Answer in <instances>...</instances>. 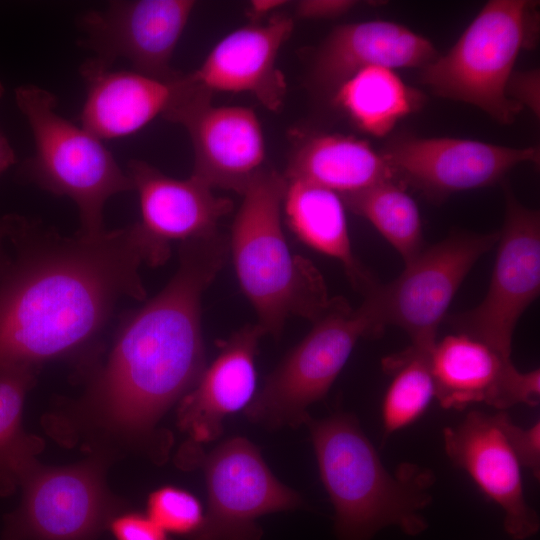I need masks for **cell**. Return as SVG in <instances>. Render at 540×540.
I'll list each match as a JSON object with an SVG mask.
<instances>
[{"label": "cell", "mask_w": 540, "mask_h": 540, "mask_svg": "<svg viewBox=\"0 0 540 540\" xmlns=\"http://www.w3.org/2000/svg\"><path fill=\"white\" fill-rule=\"evenodd\" d=\"M15 101L26 118L35 151L22 165V175L40 188L69 197L77 206L79 234L97 237L106 230L103 209L107 200L133 190L132 182L102 141L57 113L56 97L24 84Z\"/></svg>", "instance_id": "8992f818"}, {"label": "cell", "mask_w": 540, "mask_h": 540, "mask_svg": "<svg viewBox=\"0 0 540 540\" xmlns=\"http://www.w3.org/2000/svg\"><path fill=\"white\" fill-rule=\"evenodd\" d=\"M284 177L340 196L396 180L380 151L369 142L338 133H318L301 141L289 159Z\"/></svg>", "instance_id": "7402d4cb"}, {"label": "cell", "mask_w": 540, "mask_h": 540, "mask_svg": "<svg viewBox=\"0 0 540 540\" xmlns=\"http://www.w3.org/2000/svg\"><path fill=\"white\" fill-rule=\"evenodd\" d=\"M15 253L0 272V370L66 357L102 330L123 298L144 300L149 252L137 223L65 237L8 215Z\"/></svg>", "instance_id": "7a4b0ae2"}, {"label": "cell", "mask_w": 540, "mask_h": 540, "mask_svg": "<svg viewBox=\"0 0 540 540\" xmlns=\"http://www.w3.org/2000/svg\"><path fill=\"white\" fill-rule=\"evenodd\" d=\"M178 253L174 276L126 318L105 363L72 408L69 426L100 443L95 453L116 443L165 459L171 437L157 426L207 366L201 299L230 256L228 237L218 231L187 240Z\"/></svg>", "instance_id": "6da1fadb"}, {"label": "cell", "mask_w": 540, "mask_h": 540, "mask_svg": "<svg viewBox=\"0 0 540 540\" xmlns=\"http://www.w3.org/2000/svg\"><path fill=\"white\" fill-rule=\"evenodd\" d=\"M353 0H302L295 5V13L304 19H332L342 16L357 5Z\"/></svg>", "instance_id": "1f68e13d"}, {"label": "cell", "mask_w": 540, "mask_h": 540, "mask_svg": "<svg viewBox=\"0 0 540 540\" xmlns=\"http://www.w3.org/2000/svg\"><path fill=\"white\" fill-rule=\"evenodd\" d=\"M506 95L534 115H540V73L539 69L514 71L506 85Z\"/></svg>", "instance_id": "4dcf8cb0"}, {"label": "cell", "mask_w": 540, "mask_h": 540, "mask_svg": "<svg viewBox=\"0 0 540 540\" xmlns=\"http://www.w3.org/2000/svg\"><path fill=\"white\" fill-rule=\"evenodd\" d=\"M429 362L435 398L443 408L460 410L479 402L498 409L539 404V369L521 372L510 357L466 334L436 341Z\"/></svg>", "instance_id": "9a60e30c"}, {"label": "cell", "mask_w": 540, "mask_h": 540, "mask_svg": "<svg viewBox=\"0 0 540 540\" xmlns=\"http://www.w3.org/2000/svg\"><path fill=\"white\" fill-rule=\"evenodd\" d=\"M9 221L8 215L0 218V272L9 261V256L4 251V242L8 240Z\"/></svg>", "instance_id": "e575fe53"}, {"label": "cell", "mask_w": 540, "mask_h": 540, "mask_svg": "<svg viewBox=\"0 0 540 540\" xmlns=\"http://www.w3.org/2000/svg\"><path fill=\"white\" fill-rule=\"evenodd\" d=\"M202 92L164 118L183 126L192 143V176L213 188L243 194L263 169L265 140L256 113L243 106H213Z\"/></svg>", "instance_id": "5bb4252c"}, {"label": "cell", "mask_w": 540, "mask_h": 540, "mask_svg": "<svg viewBox=\"0 0 540 540\" xmlns=\"http://www.w3.org/2000/svg\"><path fill=\"white\" fill-rule=\"evenodd\" d=\"M293 29V19L285 15L236 29L222 38L187 77L211 94L249 93L268 110L278 112L287 84L277 67V56Z\"/></svg>", "instance_id": "ac0fdd59"}, {"label": "cell", "mask_w": 540, "mask_h": 540, "mask_svg": "<svg viewBox=\"0 0 540 540\" xmlns=\"http://www.w3.org/2000/svg\"><path fill=\"white\" fill-rule=\"evenodd\" d=\"M3 93H4V87H3V85H2V83L0 81V99H1V97L3 95Z\"/></svg>", "instance_id": "d590c367"}, {"label": "cell", "mask_w": 540, "mask_h": 540, "mask_svg": "<svg viewBox=\"0 0 540 540\" xmlns=\"http://www.w3.org/2000/svg\"><path fill=\"white\" fill-rule=\"evenodd\" d=\"M284 175L263 168L249 182L228 237L240 287L264 335L279 338L296 315L312 323L329 305L326 284L308 259L292 255L281 225Z\"/></svg>", "instance_id": "277c9868"}, {"label": "cell", "mask_w": 540, "mask_h": 540, "mask_svg": "<svg viewBox=\"0 0 540 540\" xmlns=\"http://www.w3.org/2000/svg\"><path fill=\"white\" fill-rule=\"evenodd\" d=\"M448 458L464 470L504 513V529L515 540L536 534L539 517L524 496L521 464L500 425L499 413L469 412L443 431Z\"/></svg>", "instance_id": "e0dca14e"}, {"label": "cell", "mask_w": 540, "mask_h": 540, "mask_svg": "<svg viewBox=\"0 0 540 540\" xmlns=\"http://www.w3.org/2000/svg\"><path fill=\"white\" fill-rule=\"evenodd\" d=\"M502 431L521 466L528 468L535 478L540 474V423L528 428L513 423L506 413H499Z\"/></svg>", "instance_id": "f1b7e54d"}, {"label": "cell", "mask_w": 540, "mask_h": 540, "mask_svg": "<svg viewBox=\"0 0 540 540\" xmlns=\"http://www.w3.org/2000/svg\"><path fill=\"white\" fill-rule=\"evenodd\" d=\"M195 6L193 0L111 1L80 18L82 45L103 68L124 59L133 71L174 81L182 74L170 62Z\"/></svg>", "instance_id": "7c38bea8"}, {"label": "cell", "mask_w": 540, "mask_h": 540, "mask_svg": "<svg viewBox=\"0 0 540 540\" xmlns=\"http://www.w3.org/2000/svg\"><path fill=\"white\" fill-rule=\"evenodd\" d=\"M439 56L434 45L409 28L386 20L336 27L319 46L312 75L334 90L356 71L369 66L422 69Z\"/></svg>", "instance_id": "44dd1931"}, {"label": "cell", "mask_w": 540, "mask_h": 540, "mask_svg": "<svg viewBox=\"0 0 540 540\" xmlns=\"http://www.w3.org/2000/svg\"><path fill=\"white\" fill-rule=\"evenodd\" d=\"M80 73L87 85L81 127L101 141L136 133L157 116L164 118L194 92L183 74L163 81L133 70L103 68L91 59Z\"/></svg>", "instance_id": "d6986e66"}, {"label": "cell", "mask_w": 540, "mask_h": 540, "mask_svg": "<svg viewBox=\"0 0 540 540\" xmlns=\"http://www.w3.org/2000/svg\"><path fill=\"white\" fill-rule=\"evenodd\" d=\"M287 3L285 0H253L249 4L247 16L251 21L256 22Z\"/></svg>", "instance_id": "d6a6232c"}, {"label": "cell", "mask_w": 540, "mask_h": 540, "mask_svg": "<svg viewBox=\"0 0 540 540\" xmlns=\"http://www.w3.org/2000/svg\"><path fill=\"white\" fill-rule=\"evenodd\" d=\"M429 352L411 345L383 360L392 376L382 403L385 437L415 422L435 398Z\"/></svg>", "instance_id": "4316f807"}, {"label": "cell", "mask_w": 540, "mask_h": 540, "mask_svg": "<svg viewBox=\"0 0 540 540\" xmlns=\"http://www.w3.org/2000/svg\"><path fill=\"white\" fill-rule=\"evenodd\" d=\"M283 205L296 236L339 261L352 286L363 296L379 284L354 255L340 195L313 184L287 181Z\"/></svg>", "instance_id": "603a6c76"}, {"label": "cell", "mask_w": 540, "mask_h": 540, "mask_svg": "<svg viewBox=\"0 0 540 540\" xmlns=\"http://www.w3.org/2000/svg\"><path fill=\"white\" fill-rule=\"evenodd\" d=\"M37 367L18 365L0 370V496L12 494L43 448L40 438L25 432L22 411L35 382Z\"/></svg>", "instance_id": "d4e9b609"}, {"label": "cell", "mask_w": 540, "mask_h": 540, "mask_svg": "<svg viewBox=\"0 0 540 540\" xmlns=\"http://www.w3.org/2000/svg\"><path fill=\"white\" fill-rule=\"evenodd\" d=\"M146 515L168 534L192 537L201 528L205 512L192 493L163 486L149 494Z\"/></svg>", "instance_id": "83f0119b"}, {"label": "cell", "mask_w": 540, "mask_h": 540, "mask_svg": "<svg viewBox=\"0 0 540 540\" xmlns=\"http://www.w3.org/2000/svg\"><path fill=\"white\" fill-rule=\"evenodd\" d=\"M499 232H454L423 248L398 278L364 295L377 327L403 329L411 345L431 350L440 323L477 260L497 244Z\"/></svg>", "instance_id": "9c48e42d"}, {"label": "cell", "mask_w": 540, "mask_h": 540, "mask_svg": "<svg viewBox=\"0 0 540 540\" xmlns=\"http://www.w3.org/2000/svg\"><path fill=\"white\" fill-rule=\"evenodd\" d=\"M108 456L73 465L35 461L22 475L19 506L4 519L1 540H97L122 504L105 481Z\"/></svg>", "instance_id": "ba28073f"}, {"label": "cell", "mask_w": 540, "mask_h": 540, "mask_svg": "<svg viewBox=\"0 0 540 540\" xmlns=\"http://www.w3.org/2000/svg\"><path fill=\"white\" fill-rule=\"evenodd\" d=\"M200 447L185 448V455H192L185 463L201 464L207 490L204 522L190 540H260L258 518L302 505L301 496L274 476L247 438H229L205 456Z\"/></svg>", "instance_id": "30bf717a"}, {"label": "cell", "mask_w": 540, "mask_h": 540, "mask_svg": "<svg viewBox=\"0 0 540 540\" xmlns=\"http://www.w3.org/2000/svg\"><path fill=\"white\" fill-rule=\"evenodd\" d=\"M15 162V152L8 139L0 131V176Z\"/></svg>", "instance_id": "836d02e7"}, {"label": "cell", "mask_w": 540, "mask_h": 540, "mask_svg": "<svg viewBox=\"0 0 540 540\" xmlns=\"http://www.w3.org/2000/svg\"><path fill=\"white\" fill-rule=\"evenodd\" d=\"M108 528L115 540H170L167 532L146 514L138 512H119Z\"/></svg>", "instance_id": "f546056e"}, {"label": "cell", "mask_w": 540, "mask_h": 540, "mask_svg": "<svg viewBox=\"0 0 540 540\" xmlns=\"http://www.w3.org/2000/svg\"><path fill=\"white\" fill-rule=\"evenodd\" d=\"M305 424L334 507L338 540H370L391 525L411 536L427 528L421 511L431 501V471L403 463L390 473L351 414L309 417Z\"/></svg>", "instance_id": "3957f363"}, {"label": "cell", "mask_w": 540, "mask_h": 540, "mask_svg": "<svg viewBox=\"0 0 540 540\" xmlns=\"http://www.w3.org/2000/svg\"><path fill=\"white\" fill-rule=\"evenodd\" d=\"M127 174L138 194L139 230L151 252L153 266L166 262L171 241L182 242L218 232L220 219L233 209V202L190 176L175 179L142 160H131Z\"/></svg>", "instance_id": "2e32d148"}, {"label": "cell", "mask_w": 540, "mask_h": 540, "mask_svg": "<svg viewBox=\"0 0 540 540\" xmlns=\"http://www.w3.org/2000/svg\"><path fill=\"white\" fill-rule=\"evenodd\" d=\"M380 333L364 301L352 309L344 298H331L309 333L268 375L244 409L246 417L269 429L305 424L308 407L327 394L358 340Z\"/></svg>", "instance_id": "52a82bcc"}, {"label": "cell", "mask_w": 540, "mask_h": 540, "mask_svg": "<svg viewBox=\"0 0 540 540\" xmlns=\"http://www.w3.org/2000/svg\"><path fill=\"white\" fill-rule=\"evenodd\" d=\"M538 2L488 1L443 55L420 69L435 95L473 105L501 124H512L522 107L506 95L507 82L523 50L539 35Z\"/></svg>", "instance_id": "5b68a950"}, {"label": "cell", "mask_w": 540, "mask_h": 540, "mask_svg": "<svg viewBox=\"0 0 540 540\" xmlns=\"http://www.w3.org/2000/svg\"><path fill=\"white\" fill-rule=\"evenodd\" d=\"M263 331L247 324L220 344L215 360L205 367L195 386L180 400L178 425L190 444L216 440L225 419L245 409L256 394L255 358Z\"/></svg>", "instance_id": "ffe728a7"}, {"label": "cell", "mask_w": 540, "mask_h": 540, "mask_svg": "<svg viewBox=\"0 0 540 540\" xmlns=\"http://www.w3.org/2000/svg\"><path fill=\"white\" fill-rule=\"evenodd\" d=\"M340 197L349 210L376 228L405 264L424 248L418 206L400 182L385 181Z\"/></svg>", "instance_id": "484cf974"}, {"label": "cell", "mask_w": 540, "mask_h": 540, "mask_svg": "<svg viewBox=\"0 0 540 540\" xmlns=\"http://www.w3.org/2000/svg\"><path fill=\"white\" fill-rule=\"evenodd\" d=\"M401 184L431 200L493 185L519 164H539L538 147H508L472 139L392 137L379 150Z\"/></svg>", "instance_id": "4fadbf2b"}, {"label": "cell", "mask_w": 540, "mask_h": 540, "mask_svg": "<svg viewBox=\"0 0 540 540\" xmlns=\"http://www.w3.org/2000/svg\"><path fill=\"white\" fill-rule=\"evenodd\" d=\"M335 105L360 131L388 135L404 117L423 107L425 95L406 84L391 68H362L334 89Z\"/></svg>", "instance_id": "cb8c5ba5"}, {"label": "cell", "mask_w": 540, "mask_h": 540, "mask_svg": "<svg viewBox=\"0 0 540 540\" xmlns=\"http://www.w3.org/2000/svg\"><path fill=\"white\" fill-rule=\"evenodd\" d=\"M504 223L488 291L475 308L451 316L456 333L480 340L511 358L516 324L540 292V216L505 186Z\"/></svg>", "instance_id": "8fae6325"}]
</instances>
